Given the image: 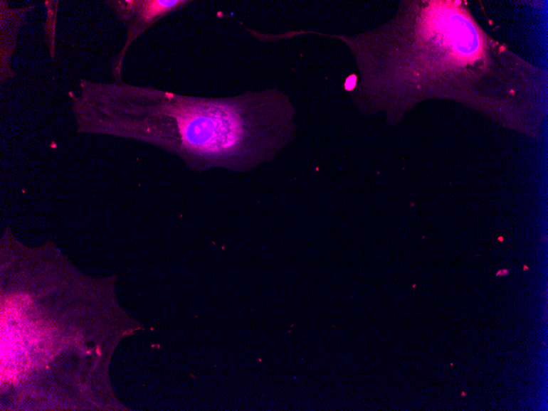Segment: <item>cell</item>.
Masks as SVG:
<instances>
[{
    "mask_svg": "<svg viewBox=\"0 0 548 411\" xmlns=\"http://www.w3.org/2000/svg\"><path fill=\"white\" fill-rule=\"evenodd\" d=\"M346 43L359 78L352 95L392 121L428 100L456 101L508 124L547 114V72L487 34L461 0L401 1L389 23Z\"/></svg>",
    "mask_w": 548,
    "mask_h": 411,
    "instance_id": "1",
    "label": "cell"
},
{
    "mask_svg": "<svg viewBox=\"0 0 548 411\" xmlns=\"http://www.w3.org/2000/svg\"><path fill=\"white\" fill-rule=\"evenodd\" d=\"M130 100L134 108L169 119L181 149L214 157L243 149L257 128L288 122L293 110L288 96L276 90L216 100L133 87Z\"/></svg>",
    "mask_w": 548,
    "mask_h": 411,
    "instance_id": "2",
    "label": "cell"
},
{
    "mask_svg": "<svg viewBox=\"0 0 548 411\" xmlns=\"http://www.w3.org/2000/svg\"><path fill=\"white\" fill-rule=\"evenodd\" d=\"M461 396H462V397H465V396H466V393H464V392H463V393H461Z\"/></svg>",
    "mask_w": 548,
    "mask_h": 411,
    "instance_id": "6",
    "label": "cell"
},
{
    "mask_svg": "<svg viewBox=\"0 0 548 411\" xmlns=\"http://www.w3.org/2000/svg\"><path fill=\"white\" fill-rule=\"evenodd\" d=\"M357 82V77L356 75L349 77L345 83V88L347 90H353L356 87Z\"/></svg>",
    "mask_w": 548,
    "mask_h": 411,
    "instance_id": "4",
    "label": "cell"
},
{
    "mask_svg": "<svg viewBox=\"0 0 548 411\" xmlns=\"http://www.w3.org/2000/svg\"><path fill=\"white\" fill-rule=\"evenodd\" d=\"M500 272H502V273H498L497 275L507 274V270L500 271Z\"/></svg>",
    "mask_w": 548,
    "mask_h": 411,
    "instance_id": "5",
    "label": "cell"
},
{
    "mask_svg": "<svg viewBox=\"0 0 548 411\" xmlns=\"http://www.w3.org/2000/svg\"><path fill=\"white\" fill-rule=\"evenodd\" d=\"M186 3L187 1H181V0H174V1L144 0V1L115 2V9L122 21L132 17V16H136L132 23L128 26L127 43L121 53L120 62H118L115 67L116 73H117L122 53L125 55L128 46L155 21L163 18L164 15L170 13L171 11L181 7Z\"/></svg>",
    "mask_w": 548,
    "mask_h": 411,
    "instance_id": "3",
    "label": "cell"
}]
</instances>
